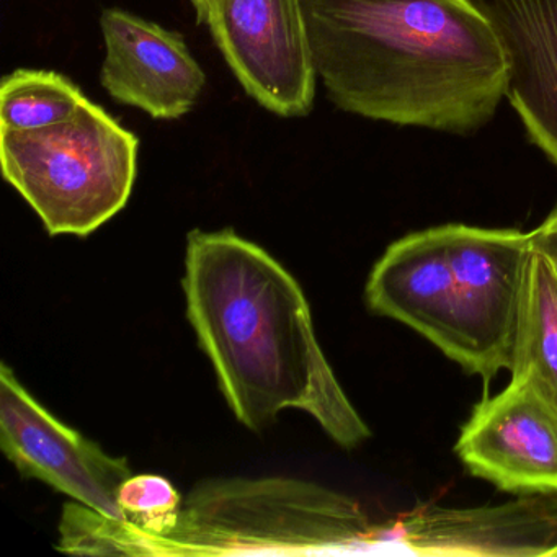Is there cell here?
<instances>
[{
  "instance_id": "cell-1",
  "label": "cell",
  "mask_w": 557,
  "mask_h": 557,
  "mask_svg": "<svg viewBox=\"0 0 557 557\" xmlns=\"http://www.w3.org/2000/svg\"><path fill=\"white\" fill-rule=\"evenodd\" d=\"M302 2L315 73L338 109L461 136L494 119L507 58L474 0Z\"/></svg>"
},
{
  "instance_id": "cell-2",
  "label": "cell",
  "mask_w": 557,
  "mask_h": 557,
  "mask_svg": "<svg viewBox=\"0 0 557 557\" xmlns=\"http://www.w3.org/2000/svg\"><path fill=\"white\" fill-rule=\"evenodd\" d=\"M182 286L188 321L243 425L260 430L298 409L344 448L370 438L319 345L301 286L275 257L233 230H195Z\"/></svg>"
},
{
  "instance_id": "cell-3",
  "label": "cell",
  "mask_w": 557,
  "mask_h": 557,
  "mask_svg": "<svg viewBox=\"0 0 557 557\" xmlns=\"http://www.w3.org/2000/svg\"><path fill=\"white\" fill-rule=\"evenodd\" d=\"M381 521L354 498L295 479L201 482L171 534L148 556L243 553H377Z\"/></svg>"
},
{
  "instance_id": "cell-4",
  "label": "cell",
  "mask_w": 557,
  "mask_h": 557,
  "mask_svg": "<svg viewBox=\"0 0 557 557\" xmlns=\"http://www.w3.org/2000/svg\"><path fill=\"white\" fill-rule=\"evenodd\" d=\"M139 141L86 100L73 119L32 132L0 129L5 182L51 236H89L128 203Z\"/></svg>"
},
{
  "instance_id": "cell-5",
  "label": "cell",
  "mask_w": 557,
  "mask_h": 557,
  "mask_svg": "<svg viewBox=\"0 0 557 557\" xmlns=\"http://www.w3.org/2000/svg\"><path fill=\"white\" fill-rule=\"evenodd\" d=\"M465 355L459 367L488 386L510 371L520 327L530 233L445 224Z\"/></svg>"
},
{
  "instance_id": "cell-6",
  "label": "cell",
  "mask_w": 557,
  "mask_h": 557,
  "mask_svg": "<svg viewBox=\"0 0 557 557\" xmlns=\"http://www.w3.org/2000/svg\"><path fill=\"white\" fill-rule=\"evenodd\" d=\"M205 24L247 96L283 119L311 113L319 77L302 0H211Z\"/></svg>"
},
{
  "instance_id": "cell-7",
  "label": "cell",
  "mask_w": 557,
  "mask_h": 557,
  "mask_svg": "<svg viewBox=\"0 0 557 557\" xmlns=\"http://www.w3.org/2000/svg\"><path fill=\"white\" fill-rule=\"evenodd\" d=\"M0 446L24 478L38 479L106 517L125 521L119 491L133 475L128 461L110 456L57 419L5 361L0 368Z\"/></svg>"
},
{
  "instance_id": "cell-8",
  "label": "cell",
  "mask_w": 557,
  "mask_h": 557,
  "mask_svg": "<svg viewBox=\"0 0 557 557\" xmlns=\"http://www.w3.org/2000/svg\"><path fill=\"white\" fill-rule=\"evenodd\" d=\"M456 455L475 478L518 495H557V410L527 376L475 404Z\"/></svg>"
},
{
  "instance_id": "cell-9",
  "label": "cell",
  "mask_w": 557,
  "mask_h": 557,
  "mask_svg": "<svg viewBox=\"0 0 557 557\" xmlns=\"http://www.w3.org/2000/svg\"><path fill=\"white\" fill-rule=\"evenodd\" d=\"M380 553L410 556H557V495L485 507L420 505L381 521Z\"/></svg>"
},
{
  "instance_id": "cell-10",
  "label": "cell",
  "mask_w": 557,
  "mask_h": 557,
  "mask_svg": "<svg viewBox=\"0 0 557 557\" xmlns=\"http://www.w3.org/2000/svg\"><path fill=\"white\" fill-rule=\"evenodd\" d=\"M100 28V83L112 99L156 120L182 119L197 106L207 76L181 35L122 9H107Z\"/></svg>"
},
{
  "instance_id": "cell-11",
  "label": "cell",
  "mask_w": 557,
  "mask_h": 557,
  "mask_svg": "<svg viewBox=\"0 0 557 557\" xmlns=\"http://www.w3.org/2000/svg\"><path fill=\"white\" fill-rule=\"evenodd\" d=\"M364 299L371 312L413 329L461 364L465 347L445 226L391 244L368 276Z\"/></svg>"
},
{
  "instance_id": "cell-12",
  "label": "cell",
  "mask_w": 557,
  "mask_h": 557,
  "mask_svg": "<svg viewBox=\"0 0 557 557\" xmlns=\"http://www.w3.org/2000/svg\"><path fill=\"white\" fill-rule=\"evenodd\" d=\"M497 32L507 97L528 139L557 168V0H474Z\"/></svg>"
},
{
  "instance_id": "cell-13",
  "label": "cell",
  "mask_w": 557,
  "mask_h": 557,
  "mask_svg": "<svg viewBox=\"0 0 557 557\" xmlns=\"http://www.w3.org/2000/svg\"><path fill=\"white\" fill-rule=\"evenodd\" d=\"M511 376H527L557 410V272L533 252L528 265Z\"/></svg>"
},
{
  "instance_id": "cell-14",
  "label": "cell",
  "mask_w": 557,
  "mask_h": 557,
  "mask_svg": "<svg viewBox=\"0 0 557 557\" xmlns=\"http://www.w3.org/2000/svg\"><path fill=\"white\" fill-rule=\"evenodd\" d=\"M61 74L17 70L0 87V129L32 132L73 119L86 102Z\"/></svg>"
},
{
  "instance_id": "cell-15",
  "label": "cell",
  "mask_w": 557,
  "mask_h": 557,
  "mask_svg": "<svg viewBox=\"0 0 557 557\" xmlns=\"http://www.w3.org/2000/svg\"><path fill=\"white\" fill-rule=\"evenodd\" d=\"M531 249L543 256L557 272V207L543 221V224L530 233Z\"/></svg>"
},
{
  "instance_id": "cell-16",
  "label": "cell",
  "mask_w": 557,
  "mask_h": 557,
  "mask_svg": "<svg viewBox=\"0 0 557 557\" xmlns=\"http://www.w3.org/2000/svg\"><path fill=\"white\" fill-rule=\"evenodd\" d=\"M194 5L195 12H197V18L200 24H205L208 17V11H210L211 0H190Z\"/></svg>"
}]
</instances>
